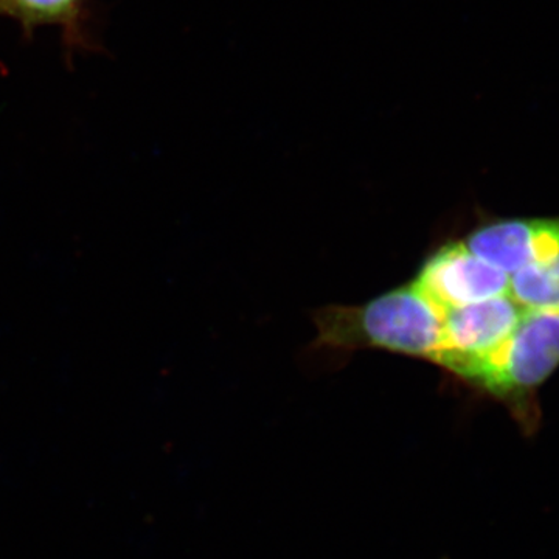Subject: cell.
Segmentation results:
<instances>
[{
	"label": "cell",
	"instance_id": "cell-1",
	"mask_svg": "<svg viewBox=\"0 0 559 559\" xmlns=\"http://www.w3.org/2000/svg\"><path fill=\"white\" fill-rule=\"evenodd\" d=\"M444 310L417 283L356 307H329L314 316L325 347L380 348L437 362Z\"/></svg>",
	"mask_w": 559,
	"mask_h": 559
},
{
	"label": "cell",
	"instance_id": "cell-6",
	"mask_svg": "<svg viewBox=\"0 0 559 559\" xmlns=\"http://www.w3.org/2000/svg\"><path fill=\"white\" fill-rule=\"evenodd\" d=\"M0 17L20 22L28 36L39 27H58L68 49L86 46V0H0Z\"/></svg>",
	"mask_w": 559,
	"mask_h": 559
},
{
	"label": "cell",
	"instance_id": "cell-4",
	"mask_svg": "<svg viewBox=\"0 0 559 559\" xmlns=\"http://www.w3.org/2000/svg\"><path fill=\"white\" fill-rule=\"evenodd\" d=\"M415 283L443 310L510 294V275L477 259L463 241L437 250Z\"/></svg>",
	"mask_w": 559,
	"mask_h": 559
},
{
	"label": "cell",
	"instance_id": "cell-7",
	"mask_svg": "<svg viewBox=\"0 0 559 559\" xmlns=\"http://www.w3.org/2000/svg\"><path fill=\"white\" fill-rule=\"evenodd\" d=\"M510 296L524 310L559 314V253L511 275Z\"/></svg>",
	"mask_w": 559,
	"mask_h": 559
},
{
	"label": "cell",
	"instance_id": "cell-5",
	"mask_svg": "<svg viewBox=\"0 0 559 559\" xmlns=\"http://www.w3.org/2000/svg\"><path fill=\"white\" fill-rule=\"evenodd\" d=\"M489 266L507 275L559 253V219H509L479 227L463 241Z\"/></svg>",
	"mask_w": 559,
	"mask_h": 559
},
{
	"label": "cell",
	"instance_id": "cell-3",
	"mask_svg": "<svg viewBox=\"0 0 559 559\" xmlns=\"http://www.w3.org/2000/svg\"><path fill=\"white\" fill-rule=\"evenodd\" d=\"M525 311L510 294L444 310L443 347L437 364L465 378L513 333Z\"/></svg>",
	"mask_w": 559,
	"mask_h": 559
},
{
	"label": "cell",
	"instance_id": "cell-2",
	"mask_svg": "<svg viewBox=\"0 0 559 559\" xmlns=\"http://www.w3.org/2000/svg\"><path fill=\"white\" fill-rule=\"evenodd\" d=\"M559 366V314L525 311L513 333L463 380L492 396L521 401Z\"/></svg>",
	"mask_w": 559,
	"mask_h": 559
}]
</instances>
